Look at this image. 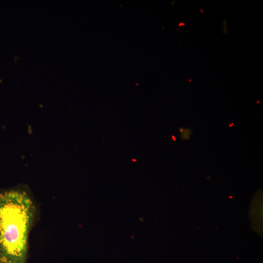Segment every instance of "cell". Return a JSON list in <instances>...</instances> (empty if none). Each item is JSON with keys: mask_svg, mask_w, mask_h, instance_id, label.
Here are the masks:
<instances>
[{"mask_svg": "<svg viewBox=\"0 0 263 263\" xmlns=\"http://www.w3.org/2000/svg\"><path fill=\"white\" fill-rule=\"evenodd\" d=\"M36 214L35 202L25 188L0 192V263H26Z\"/></svg>", "mask_w": 263, "mask_h": 263, "instance_id": "1", "label": "cell"}]
</instances>
